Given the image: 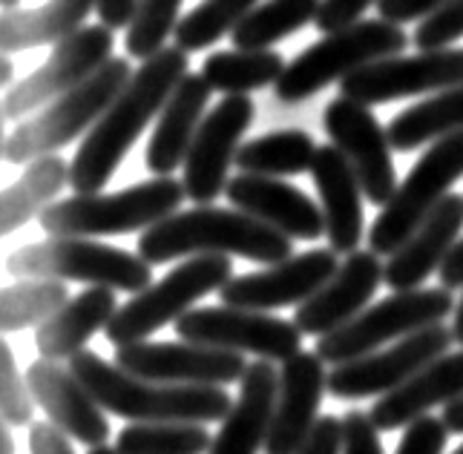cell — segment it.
I'll return each mask as SVG.
<instances>
[{"label":"cell","mask_w":463,"mask_h":454,"mask_svg":"<svg viewBox=\"0 0 463 454\" xmlns=\"http://www.w3.org/2000/svg\"><path fill=\"white\" fill-rule=\"evenodd\" d=\"M187 75V52H182L175 43L141 61L130 84L118 92V99L107 107L99 124L78 144V153L70 161V184L75 193H101L107 187L124 156L133 150L147 124L162 116L170 95Z\"/></svg>","instance_id":"obj_1"},{"label":"cell","mask_w":463,"mask_h":454,"mask_svg":"<svg viewBox=\"0 0 463 454\" xmlns=\"http://www.w3.org/2000/svg\"><path fill=\"white\" fill-rule=\"evenodd\" d=\"M138 256L147 265H165L190 256H242L260 265H277L294 256V245L265 222L242 210L196 204L141 233Z\"/></svg>","instance_id":"obj_2"},{"label":"cell","mask_w":463,"mask_h":454,"mask_svg":"<svg viewBox=\"0 0 463 454\" xmlns=\"http://www.w3.org/2000/svg\"><path fill=\"white\" fill-rule=\"evenodd\" d=\"M72 374L81 380L101 409L130 423H222L233 409L225 388L216 385H167L141 380L99 354L81 351L70 360Z\"/></svg>","instance_id":"obj_3"},{"label":"cell","mask_w":463,"mask_h":454,"mask_svg":"<svg viewBox=\"0 0 463 454\" xmlns=\"http://www.w3.org/2000/svg\"><path fill=\"white\" fill-rule=\"evenodd\" d=\"M187 199L184 184L173 175H156L118 193H75L43 210L38 219L52 239H95L150 231L179 213Z\"/></svg>","instance_id":"obj_4"},{"label":"cell","mask_w":463,"mask_h":454,"mask_svg":"<svg viewBox=\"0 0 463 454\" xmlns=\"http://www.w3.org/2000/svg\"><path fill=\"white\" fill-rule=\"evenodd\" d=\"M133 72L127 58H113L78 90L61 95L14 127L4 138V158L9 165H32L38 158L58 156L61 147L87 136L99 124L107 107L130 84Z\"/></svg>","instance_id":"obj_5"},{"label":"cell","mask_w":463,"mask_h":454,"mask_svg":"<svg viewBox=\"0 0 463 454\" xmlns=\"http://www.w3.org/2000/svg\"><path fill=\"white\" fill-rule=\"evenodd\" d=\"M409 46V35L403 26L389 24L383 18L360 21L340 32H331L323 41L311 43L306 52H299L282 78L274 84V92L282 104L308 101L319 90L340 84L348 75H354L372 63L403 55Z\"/></svg>","instance_id":"obj_6"},{"label":"cell","mask_w":463,"mask_h":454,"mask_svg":"<svg viewBox=\"0 0 463 454\" xmlns=\"http://www.w3.org/2000/svg\"><path fill=\"white\" fill-rule=\"evenodd\" d=\"M153 265L138 253L121 251L95 239H46L18 248L6 259L14 279H58L87 282L90 288H109L121 294H141L153 285Z\"/></svg>","instance_id":"obj_7"},{"label":"cell","mask_w":463,"mask_h":454,"mask_svg":"<svg viewBox=\"0 0 463 454\" xmlns=\"http://www.w3.org/2000/svg\"><path fill=\"white\" fill-rule=\"evenodd\" d=\"M452 290L446 288H418V290H397V294L380 299L377 305L365 307L360 317H354L323 339H317V356L331 365L354 363L365 354H374L386 348L389 343L418 334L423 328L440 326V322L455 314Z\"/></svg>","instance_id":"obj_8"},{"label":"cell","mask_w":463,"mask_h":454,"mask_svg":"<svg viewBox=\"0 0 463 454\" xmlns=\"http://www.w3.org/2000/svg\"><path fill=\"white\" fill-rule=\"evenodd\" d=\"M233 279L231 256H190L175 265L165 279L136 294L104 328L107 339L116 348L147 343L158 328L175 326L184 314L194 311V302L222 290Z\"/></svg>","instance_id":"obj_9"},{"label":"cell","mask_w":463,"mask_h":454,"mask_svg":"<svg viewBox=\"0 0 463 454\" xmlns=\"http://www.w3.org/2000/svg\"><path fill=\"white\" fill-rule=\"evenodd\" d=\"M463 175V133L429 144L418 165L409 170L392 202L380 210L369 231V251L392 256L426 222V216L449 196V187Z\"/></svg>","instance_id":"obj_10"},{"label":"cell","mask_w":463,"mask_h":454,"mask_svg":"<svg viewBox=\"0 0 463 454\" xmlns=\"http://www.w3.org/2000/svg\"><path fill=\"white\" fill-rule=\"evenodd\" d=\"M116 38L113 29L104 24L84 26L67 41L55 43L52 55L46 58L35 72L6 90L4 95V118L6 121H26L38 109L52 104L61 95L78 90L90 80L101 67L113 61Z\"/></svg>","instance_id":"obj_11"},{"label":"cell","mask_w":463,"mask_h":454,"mask_svg":"<svg viewBox=\"0 0 463 454\" xmlns=\"http://www.w3.org/2000/svg\"><path fill=\"white\" fill-rule=\"evenodd\" d=\"M175 334L182 343L253 354L257 360L268 363H288L302 345V331L297 328V322L231 305L196 307L175 322Z\"/></svg>","instance_id":"obj_12"},{"label":"cell","mask_w":463,"mask_h":454,"mask_svg":"<svg viewBox=\"0 0 463 454\" xmlns=\"http://www.w3.org/2000/svg\"><path fill=\"white\" fill-rule=\"evenodd\" d=\"M452 343H455L452 328H446L443 322L432 328H423L389 348L365 354L354 363L334 365L328 374V392L340 400H363V397L380 400L397 392L401 385H406L411 377H418L438 356L449 354Z\"/></svg>","instance_id":"obj_13"},{"label":"cell","mask_w":463,"mask_h":454,"mask_svg":"<svg viewBox=\"0 0 463 454\" xmlns=\"http://www.w3.org/2000/svg\"><path fill=\"white\" fill-rule=\"evenodd\" d=\"M463 84V50H429L418 55H392L340 80V95L365 107L443 92Z\"/></svg>","instance_id":"obj_14"},{"label":"cell","mask_w":463,"mask_h":454,"mask_svg":"<svg viewBox=\"0 0 463 454\" xmlns=\"http://www.w3.org/2000/svg\"><path fill=\"white\" fill-rule=\"evenodd\" d=\"M253 112L257 107L248 95H225L213 109H207L194 147L184 158L182 184L190 202L211 204L228 190V170L236 165Z\"/></svg>","instance_id":"obj_15"},{"label":"cell","mask_w":463,"mask_h":454,"mask_svg":"<svg viewBox=\"0 0 463 454\" xmlns=\"http://www.w3.org/2000/svg\"><path fill=\"white\" fill-rule=\"evenodd\" d=\"M326 133L351 167H354L365 199L386 207L397 193V173L392 161V141L386 127H380L372 107L351 101L345 95L326 107Z\"/></svg>","instance_id":"obj_16"},{"label":"cell","mask_w":463,"mask_h":454,"mask_svg":"<svg viewBox=\"0 0 463 454\" xmlns=\"http://www.w3.org/2000/svg\"><path fill=\"white\" fill-rule=\"evenodd\" d=\"M113 363L150 383L216 385V388L242 383L250 365L242 360V354L233 351L194 345V343H150V339L147 343L121 345Z\"/></svg>","instance_id":"obj_17"},{"label":"cell","mask_w":463,"mask_h":454,"mask_svg":"<svg viewBox=\"0 0 463 454\" xmlns=\"http://www.w3.org/2000/svg\"><path fill=\"white\" fill-rule=\"evenodd\" d=\"M340 270L337 253L331 248H317L308 253H297L265 270L233 277L219 290L222 305L245 307V311H274L285 305H302Z\"/></svg>","instance_id":"obj_18"},{"label":"cell","mask_w":463,"mask_h":454,"mask_svg":"<svg viewBox=\"0 0 463 454\" xmlns=\"http://www.w3.org/2000/svg\"><path fill=\"white\" fill-rule=\"evenodd\" d=\"M386 277V265H380V256L372 251H357L345 256L340 270L317 290L311 299L297 305L294 322L302 336H328L348 326L351 319L365 311L369 299Z\"/></svg>","instance_id":"obj_19"},{"label":"cell","mask_w":463,"mask_h":454,"mask_svg":"<svg viewBox=\"0 0 463 454\" xmlns=\"http://www.w3.org/2000/svg\"><path fill=\"white\" fill-rule=\"evenodd\" d=\"M26 383L35 402L50 417V423L58 426L70 440H78L90 449L107 446L109 420L104 417L101 402L72 374L70 365L38 360L26 368Z\"/></svg>","instance_id":"obj_20"},{"label":"cell","mask_w":463,"mask_h":454,"mask_svg":"<svg viewBox=\"0 0 463 454\" xmlns=\"http://www.w3.org/2000/svg\"><path fill=\"white\" fill-rule=\"evenodd\" d=\"M225 196L233 210H242V213L265 222L288 239L314 241L326 236L323 207L311 202L299 187L282 182V178L239 173L228 182Z\"/></svg>","instance_id":"obj_21"},{"label":"cell","mask_w":463,"mask_h":454,"mask_svg":"<svg viewBox=\"0 0 463 454\" xmlns=\"http://www.w3.org/2000/svg\"><path fill=\"white\" fill-rule=\"evenodd\" d=\"M326 388V363L317 354L299 351L288 363H282L277 417L265 443V454H299L319 423V402H323Z\"/></svg>","instance_id":"obj_22"},{"label":"cell","mask_w":463,"mask_h":454,"mask_svg":"<svg viewBox=\"0 0 463 454\" xmlns=\"http://www.w3.org/2000/svg\"><path fill=\"white\" fill-rule=\"evenodd\" d=\"M277 397H279V371L274 363L257 360L250 363L242 383H239V397L228 417L211 443L207 454H260L274 429L277 417Z\"/></svg>","instance_id":"obj_23"},{"label":"cell","mask_w":463,"mask_h":454,"mask_svg":"<svg viewBox=\"0 0 463 454\" xmlns=\"http://www.w3.org/2000/svg\"><path fill=\"white\" fill-rule=\"evenodd\" d=\"M463 231V196L449 193L426 222L414 231L397 253L386 262V282L394 294L397 290H418L432 273H440L446 256L458 245Z\"/></svg>","instance_id":"obj_24"},{"label":"cell","mask_w":463,"mask_h":454,"mask_svg":"<svg viewBox=\"0 0 463 454\" xmlns=\"http://www.w3.org/2000/svg\"><path fill=\"white\" fill-rule=\"evenodd\" d=\"M311 178L319 193V207H323L326 216L328 248L345 256L357 253L363 241V224H365L363 219L365 193L360 187L354 167L348 165L345 156L334 144H323L311 165Z\"/></svg>","instance_id":"obj_25"},{"label":"cell","mask_w":463,"mask_h":454,"mask_svg":"<svg viewBox=\"0 0 463 454\" xmlns=\"http://www.w3.org/2000/svg\"><path fill=\"white\" fill-rule=\"evenodd\" d=\"M463 397V351L443 354L429 363L397 392L380 397L372 405V420L380 431H401L414 420L426 417L438 405H452Z\"/></svg>","instance_id":"obj_26"},{"label":"cell","mask_w":463,"mask_h":454,"mask_svg":"<svg viewBox=\"0 0 463 454\" xmlns=\"http://www.w3.org/2000/svg\"><path fill=\"white\" fill-rule=\"evenodd\" d=\"M211 92L213 90L207 87V80L194 72L175 87L162 116L156 118V129L147 141L145 165L153 175H173L175 167H184V158L207 116Z\"/></svg>","instance_id":"obj_27"},{"label":"cell","mask_w":463,"mask_h":454,"mask_svg":"<svg viewBox=\"0 0 463 454\" xmlns=\"http://www.w3.org/2000/svg\"><path fill=\"white\" fill-rule=\"evenodd\" d=\"M116 290L109 288H87L78 297H72L61 311L46 319L41 328H35V345L41 360L63 363L72 360L75 354L87 351L92 334L109 326L116 317Z\"/></svg>","instance_id":"obj_28"},{"label":"cell","mask_w":463,"mask_h":454,"mask_svg":"<svg viewBox=\"0 0 463 454\" xmlns=\"http://www.w3.org/2000/svg\"><path fill=\"white\" fill-rule=\"evenodd\" d=\"M95 0H46L35 9H9L0 21V50L24 52L38 46H55L84 29Z\"/></svg>","instance_id":"obj_29"},{"label":"cell","mask_w":463,"mask_h":454,"mask_svg":"<svg viewBox=\"0 0 463 454\" xmlns=\"http://www.w3.org/2000/svg\"><path fill=\"white\" fill-rule=\"evenodd\" d=\"M70 184V161L61 156H46L26 165L24 175L4 190L0 199V233L9 236L21 231L32 219H41L46 207H52L61 190Z\"/></svg>","instance_id":"obj_30"},{"label":"cell","mask_w":463,"mask_h":454,"mask_svg":"<svg viewBox=\"0 0 463 454\" xmlns=\"http://www.w3.org/2000/svg\"><path fill=\"white\" fill-rule=\"evenodd\" d=\"M394 150L411 153L423 144H435L446 136L463 133V84L443 90L403 109L386 127Z\"/></svg>","instance_id":"obj_31"},{"label":"cell","mask_w":463,"mask_h":454,"mask_svg":"<svg viewBox=\"0 0 463 454\" xmlns=\"http://www.w3.org/2000/svg\"><path fill=\"white\" fill-rule=\"evenodd\" d=\"M317 144L302 129H277V133H265L260 138H250L239 147L236 167L239 173L250 175H299L311 173V165L317 158Z\"/></svg>","instance_id":"obj_32"},{"label":"cell","mask_w":463,"mask_h":454,"mask_svg":"<svg viewBox=\"0 0 463 454\" xmlns=\"http://www.w3.org/2000/svg\"><path fill=\"white\" fill-rule=\"evenodd\" d=\"M285 58L274 50H222L207 55L202 63V78L207 87L222 95H248L253 90H262L277 84L285 72Z\"/></svg>","instance_id":"obj_33"},{"label":"cell","mask_w":463,"mask_h":454,"mask_svg":"<svg viewBox=\"0 0 463 454\" xmlns=\"http://www.w3.org/2000/svg\"><path fill=\"white\" fill-rule=\"evenodd\" d=\"M323 0H265L231 32L233 50L260 52L317 21Z\"/></svg>","instance_id":"obj_34"},{"label":"cell","mask_w":463,"mask_h":454,"mask_svg":"<svg viewBox=\"0 0 463 454\" xmlns=\"http://www.w3.org/2000/svg\"><path fill=\"white\" fill-rule=\"evenodd\" d=\"M72 297L58 279H21L0 294V331L14 334L24 328H41Z\"/></svg>","instance_id":"obj_35"},{"label":"cell","mask_w":463,"mask_h":454,"mask_svg":"<svg viewBox=\"0 0 463 454\" xmlns=\"http://www.w3.org/2000/svg\"><path fill=\"white\" fill-rule=\"evenodd\" d=\"M213 437L202 423H130L118 431V454H207Z\"/></svg>","instance_id":"obj_36"},{"label":"cell","mask_w":463,"mask_h":454,"mask_svg":"<svg viewBox=\"0 0 463 454\" xmlns=\"http://www.w3.org/2000/svg\"><path fill=\"white\" fill-rule=\"evenodd\" d=\"M260 6V0H204L194 12H187L173 32V43L182 52H199L213 46L219 38L231 35L239 21Z\"/></svg>","instance_id":"obj_37"},{"label":"cell","mask_w":463,"mask_h":454,"mask_svg":"<svg viewBox=\"0 0 463 454\" xmlns=\"http://www.w3.org/2000/svg\"><path fill=\"white\" fill-rule=\"evenodd\" d=\"M182 0H141L136 24L127 29V52L147 61L165 50V43L179 26Z\"/></svg>","instance_id":"obj_38"},{"label":"cell","mask_w":463,"mask_h":454,"mask_svg":"<svg viewBox=\"0 0 463 454\" xmlns=\"http://www.w3.org/2000/svg\"><path fill=\"white\" fill-rule=\"evenodd\" d=\"M32 388L26 377H21L18 363H14V354L9 345H0V417H4V426H32Z\"/></svg>","instance_id":"obj_39"},{"label":"cell","mask_w":463,"mask_h":454,"mask_svg":"<svg viewBox=\"0 0 463 454\" xmlns=\"http://www.w3.org/2000/svg\"><path fill=\"white\" fill-rule=\"evenodd\" d=\"M460 38H463V0H452L440 12H435L432 18L420 21V26L414 29L411 43L420 52H429V50H449Z\"/></svg>","instance_id":"obj_40"},{"label":"cell","mask_w":463,"mask_h":454,"mask_svg":"<svg viewBox=\"0 0 463 454\" xmlns=\"http://www.w3.org/2000/svg\"><path fill=\"white\" fill-rule=\"evenodd\" d=\"M446 437H449V429H446L443 417L426 414L403 429L401 446L394 454H443Z\"/></svg>","instance_id":"obj_41"},{"label":"cell","mask_w":463,"mask_h":454,"mask_svg":"<svg viewBox=\"0 0 463 454\" xmlns=\"http://www.w3.org/2000/svg\"><path fill=\"white\" fill-rule=\"evenodd\" d=\"M343 454H383L380 429L372 414L351 409L343 417Z\"/></svg>","instance_id":"obj_42"},{"label":"cell","mask_w":463,"mask_h":454,"mask_svg":"<svg viewBox=\"0 0 463 454\" xmlns=\"http://www.w3.org/2000/svg\"><path fill=\"white\" fill-rule=\"evenodd\" d=\"M377 4H380V0H323V4H319L314 26L323 29L326 35H331V32H340L345 26L360 24L363 12L369 6H377Z\"/></svg>","instance_id":"obj_43"},{"label":"cell","mask_w":463,"mask_h":454,"mask_svg":"<svg viewBox=\"0 0 463 454\" xmlns=\"http://www.w3.org/2000/svg\"><path fill=\"white\" fill-rule=\"evenodd\" d=\"M446 4H452V0H380L377 14L383 21L403 26V24L432 18V14L440 12Z\"/></svg>","instance_id":"obj_44"},{"label":"cell","mask_w":463,"mask_h":454,"mask_svg":"<svg viewBox=\"0 0 463 454\" xmlns=\"http://www.w3.org/2000/svg\"><path fill=\"white\" fill-rule=\"evenodd\" d=\"M299 454H343V417H319Z\"/></svg>","instance_id":"obj_45"},{"label":"cell","mask_w":463,"mask_h":454,"mask_svg":"<svg viewBox=\"0 0 463 454\" xmlns=\"http://www.w3.org/2000/svg\"><path fill=\"white\" fill-rule=\"evenodd\" d=\"M29 454H75L70 437L52 423L29 426Z\"/></svg>","instance_id":"obj_46"},{"label":"cell","mask_w":463,"mask_h":454,"mask_svg":"<svg viewBox=\"0 0 463 454\" xmlns=\"http://www.w3.org/2000/svg\"><path fill=\"white\" fill-rule=\"evenodd\" d=\"M141 0H95V12H99V21L107 29H130L138 18Z\"/></svg>","instance_id":"obj_47"},{"label":"cell","mask_w":463,"mask_h":454,"mask_svg":"<svg viewBox=\"0 0 463 454\" xmlns=\"http://www.w3.org/2000/svg\"><path fill=\"white\" fill-rule=\"evenodd\" d=\"M438 277H440V285L446 290L463 288V239H458V245L452 248V253L446 256V262H443Z\"/></svg>","instance_id":"obj_48"},{"label":"cell","mask_w":463,"mask_h":454,"mask_svg":"<svg viewBox=\"0 0 463 454\" xmlns=\"http://www.w3.org/2000/svg\"><path fill=\"white\" fill-rule=\"evenodd\" d=\"M443 423L449 434H463V397L443 409Z\"/></svg>","instance_id":"obj_49"},{"label":"cell","mask_w":463,"mask_h":454,"mask_svg":"<svg viewBox=\"0 0 463 454\" xmlns=\"http://www.w3.org/2000/svg\"><path fill=\"white\" fill-rule=\"evenodd\" d=\"M452 336H455V343L463 345V297L455 305V314H452Z\"/></svg>","instance_id":"obj_50"},{"label":"cell","mask_w":463,"mask_h":454,"mask_svg":"<svg viewBox=\"0 0 463 454\" xmlns=\"http://www.w3.org/2000/svg\"><path fill=\"white\" fill-rule=\"evenodd\" d=\"M12 78H14V67H12V61H9V55H4V61H0V84H4V87L9 90V84H12Z\"/></svg>","instance_id":"obj_51"},{"label":"cell","mask_w":463,"mask_h":454,"mask_svg":"<svg viewBox=\"0 0 463 454\" xmlns=\"http://www.w3.org/2000/svg\"><path fill=\"white\" fill-rule=\"evenodd\" d=\"M0 454H14V443H12L9 426H4V429H0Z\"/></svg>","instance_id":"obj_52"},{"label":"cell","mask_w":463,"mask_h":454,"mask_svg":"<svg viewBox=\"0 0 463 454\" xmlns=\"http://www.w3.org/2000/svg\"><path fill=\"white\" fill-rule=\"evenodd\" d=\"M87 454H118V449H116V446H95V449H90Z\"/></svg>","instance_id":"obj_53"},{"label":"cell","mask_w":463,"mask_h":454,"mask_svg":"<svg viewBox=\"0 0 463 454\" xmlns=\"http://www.w3.org/2000/svg\"><path fill=\"white\" fill-rule=\"evenodd\" d=\"M0 4H4V9L9 12V9H18V4H21V0H0Z\"/></svg>","instance_id":"obj_54"},{"label":"cell","mask_w":463,"mask_h":454,"mask_svg":"<svg viewBox=\"0 0 463 454\" xmlns=\"http://www.w3.org/2000/svg\"><path fill=\"white\" fill-rule=\"evenodd\" d=\"M455 454H463V446H460V449H455Z\"/></svg>","instance_id":"obj_55"}]
</instances>
